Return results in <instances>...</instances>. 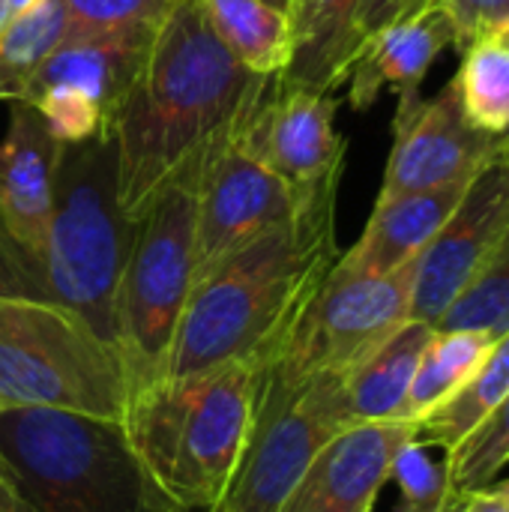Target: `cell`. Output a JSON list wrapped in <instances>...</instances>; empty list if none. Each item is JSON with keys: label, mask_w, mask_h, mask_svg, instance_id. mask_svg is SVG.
<instances>
[{"label": "cell", "mask_w": 509, "mask_h": 512, "mask_svg": "<svg viewBox=\"0 0 509 512\" xmlns=\"http://www.w3.org/2000/svg\"><path fill=\"white\" fill-rule=\"evenodd\" d=\"M0 512H39L21 492L9 462L0 456Z\"/></svg>", "instance_id": "obj_34"}, {"label": "cell", "mask_w": 509, "mask_h": 512, "mask_svg": "<svg viewBox=\"0 0 509 512\" xmlns=\"http://www.w3.org/2000/svg\"><path fill=\"white\" fill-rule=\"evenodd\" d=\"M267 84L231 57L198 0H177L114 117L120 210L138 222L183 168L234 132Z\"/></svg>", "instance_id": "obj_1"}, {"label": "cell", "mask_w": 509, "mask_h": 512, "mask_svg": "<svg viewBox=\"0 0 509 512\" xmlns=\"http://www.w3.org/2000/svg\"><path fill=\"white\" fill-rule=\"evenodd\" d=\"M414 267L417 258L393 273L366 276L333 264L273 354L264 387L297 393L357 369L411 321Z\"/></svg>", "instance_id": "obj_8"}, {"label": "cell", "mask_w": 509, "mask_h": 512, "mask_svg": "<svg viewBox=\"0 0 509 512\" xmlns=\"http://www.w3.org/2000/svg\"><path fill=\"white\" fill-rule=\"evenodd\" d=\"M129 387L114 345L72 309L0 294V411L51 408L120 420Z\"/></svg>", "instance_id": "obj_6"}, {"label": "cell", "mask_w": 509, "mask_h": 512, "mask_svg": "<svg viewBox=\"0 0 509 512\" xmlns=\"http://www.w3.org/2000/svg\"><path fill=\"white\" fill-rule=\"evenodd\" d=\"M453 45V21L441 3H423L411 15L372 33L348 72V102L354 111H369L384 90L399 102L420 96L435 60Z\"/></svg>", "instance_id": "obj_16"}, {"label": "cell", "mask_w": 509, "mask_h": 512, "mask_svg": "<svg viewBox=\"0 0 509 512\" xmlns=\"http://www.w3.org/2000/svg\"><path fill=\"white\" fill-rule=\"evenodd\" d=\"M495 489H498V492H501V495H504V498H507V501H509V480H504V483H498Z\"/></svg>", "instance_id": "obj_39"}, {"label": "cell", "mask_w": 509, "mask_h": 512, "mask_svg": "<svg viewBox=\"0 0 509 512\" xmlns=\"http://www.w3.org/2000/svg\"><path fill=\"white\" fill-rule=\"evenodd\" d=\"M429 0H360V12H357V33H360V45L378 33L381 27L411 15L414 9H420Z\"/></svg>", "instance_id": "obj_33"}, {"label": "cell", "mask_w": 509, "mask_h": 512, "mask_svg": "<svg viewBox=\"0 0 509 512\" xmlns=\"http://www.w3.org/2000/svg\"><path fill=\"white\" fill-rule=\"evenodd\" d=\"M507 156H509V150H507Z\"/></svg>", "instance_id": "obj_41"}, {"label": "cell", "mask_w": 509, "mask_h": 512, "mask_svg": "<svg viewBox=\"0 0 509 512\" xmlns=\"http://www.w3.org/2000/svg\"><path fill=\"white\" fill-rule=\"evenodd\" d=\"M138 222L120 210L117 144L99 135L63 144L42 279L48 300L81 315L117 348V297Z\"/></svg>", "instance_id": "obj_5"}, {"label": "cell", "mask_w": 509, "mask_h": 512, "mask_svg": "<svg viewBox=\"0 0 509 512\" xmlns=\"http://www.w3.org/2000/svg\"><path fill=\"white\" fill-rule=\"evenodd\" d=\"M336 111L333 93L291 87L276 75L237 120L231 141L303 195L342 180L348 141L336 132Z\"/></svg>", "instance_id": "obj_10"}, {"label": "cell", "mask_w": 509, "mask_h": 512, "mask_svg": "<svg viewBox=\"0 0 509 512\" xmlns=\"http://www.w3.org/2000/svg\"><path fill=\"white\" fill-rule=\"evenodd\" d=\"M492 342L495 339L489 333L477 330H435L414 372L402 420L420 426L432 411L453 399L480 369V363L492 351Z\"/></svg>", "instance_id": "obj_22"}, {"label": "cell", "mask_w": 509, "mask_h": 512, "mask_svg": "<svg viewBox=\"0 0 509 512\" xmlns=\"http://www.w3.org/2000/svg\"><path fill=\"white\" fill-rule=\"evenodd\" d=\"M24 102L39 114L48 135L60 144H81L99 135H114L105 111L72 87H45Z\"/></svg>", "instance_id": "obj_29"}, {"label": "cell", "mask_w": 509, "mask_h": 512, "mask_svg": "<svg viewBox=\"0 0 509 512\" xmlns=\"http://www.w3.org/2000/svg\"><path fill=\"white\" fill-rule=\"evenodd\" d=\"M39 0H0V30L12 21V18H18L21 12H27L30 6H36Z\"/></svg>", "instance_id": "obj_36"}, {"label": "cell", "mask_w": 509, "mask_h": 512, "mask_svg": "<svg viewBox=\"0 0 509 512\" xmlns=\"http://www.w3.org/2000/svg\"><path fill=\"white\" fill-rule=\"evenodd\" d=\"M267 363L162 375L126 396L123 435L180 512H210L225 495L255 426Z\"/></svg>", "instance_id": "obj_3"}, {"label": "cell", "mask_w": 509, "mask_h": 512, "mask_svg": "<svg viewBox=\"0 0 509 512\" xmlns=\"http://www.w3.org/2000/svg\"><path fill=\"white\" fill-rule=\"evenodd\" d=\"M509 393V330L492 342V351L471 375V381L447 399L438 411H432L420 426L417 435L441 450L459 447Z\"/></svg>", "instance_id": "obj_24"}, {"label": "cell", "mask_w": 509, "mask_h": 512, "mask_svg": "<svg viewBox=\"0 0 509 512\" xmlns=\"http://www.w3.org/2000/svg\"><path fill=\"white\" fill-rule=\"evenodd\" d=\"M60 156L63 144L48 135L39 114L27 102H9V129L0 138V219L39 270Z\"/></svg>", "instance_id": "obj_15"}, {"label": "cell", "mask_w": 509, "mask_h": 512, "mask_svg": "<svg viewBox=\"0 0 509 512\" xmlns=\"http://www.w3.org/2000/svg\"><path fill=\"white\" fill-rule=\"evenodd\" d=\"M66 33L63 0H39L0 30V102H24L36 69Z\"/></svg>", "instance_id": "obj_25"}, {"label": "cell", "mask_w": 509, "mask_h": 512, "mask_svg": "<svg viewBox=\"0 0 509 512\" xmlns=\"http://www.w3.org/2000/svg\"><path fill=\"white\" fill-rule=\"evenodd\" d=\"M507 231L509 156H501L468 183L459 207L417 255L411 321L438 327L453 300L486 267Z\"/></svg>", "instance_id": "obj_13"}, {"label": "cell", "mask_w": 509, "mask_h": 512, "mask_svg": "<svg viewBox=\"0 0 509 512\" xmlns=\"http://www.w3.org/2000/svg\"><path fill=\"white\" fill-rule=\"evenodd\" d=\"M468 183L375 201L360 240L348 252H342L336 264L348 273H366V276H384L405 267L441 231V225L459 207Z\"/></svg>", "instance_id": "obj_18"}, {"label": "cell", "mask_w": 509, "mask_h": 512, "mask_svg": "<svg viewBox=\"0 0 509 512\" xmlns=\"http://www.w3.org/2000/svg\"><path fill=\"white\" fill-rule=\"evenodd\" d=\"M360 0H291V63L285 84L336 93L360 51Z\"/></svg>", "instance_id": "obj_20"}, {"label": "cell", "mask_w": 509, "mask_h": 512, "mask_svg": "<svg viewBox=\"0 0 509 512\" xmlns=\"http://www.w3.org/2000/svg\"><path fill=\"white\" fill-rule=\"evenodd\" d=\"M417 423H363L339 432L306 468L279 512H372L393 474V459Z\"/></svg>", "instance_id": "obj_14"}, {"label": "cell", "mask_w": 509, "mask_h": 512, "mask_svg": "<svg viewBox=\"0 0 509 512\" xmlns=\"http://www.w3.org/2000/svg\"><path fill=\"white\" fill-rule=\"evenodd\" d=\"M429 3H438V0H429Z\"/></svg>", "instance_id": "obj_40"}, {"label": "cell", "mask_w": 509, "mask_h": 512, "mask_svg": "<svg viewBox=\"0 0 509 512\" xmlns=\"http://www.w3.org/2000/svg\"><path fill=\"white\" fill-rule=\"evenodd\" d=\"M156 27L159 24H135L117 30H69L36 69L24 99L45 87H72L93 99L114 129V117L150 51Z\"/></svg>", "instance_id": "obj_17"}, {"label": "cell", "mask_w": 509, "mask_h": 512, "mask_svg": "<svg viewBox=\"0 0 509 512\" xmlns=\"http://www.w3.org/2000/svg\"><path fill=\"white\" fill-rule=\"evenodd\" d=\"M432 450V444L414 435L393 459L390 480H396L402 489V512H444L453 495L447 450H441V456Z\"/></svg>", "instance_id": "obj_28"}, {"label": "cell", "mask_w": 509, "mask_h": 512, "mask_svg": "<svg viewBox=\"0 0 509 512\" xmlns=\"http://www.w3.org/2000/svg\"><path fill=\"white\" fill-rule=\"evenodd\" d=\"M303 195L249 156L237 141H231V135L219 141L201 162L198 174L195 282L258 234L291 219Z\"/></svg>", "instance_id": "obj_11"}, {"label": "cell", "mask_w": 509, "mask_h": 512, "mask_svg": "<svg viewBox=\"0 0 509 512\" xmlns=\"http://www.w3.org/2000/svg\"><path fill=\"white\" fill-rule=\"evenodd\" d=\"M0 456L39 512H180L135 459L120 420L9 408Z\"/></svg>", "instance_id": "obj_4"}, {"label": "cell", "mask_w": 509, "mask_h": 512, "mask_svg": "<svg viewBox=\"0 0 509 512\" xmlns=\"http://www.w3.org/2000/svg\"><path fill=\"white\" fill-rule=\"evenodd\" d=\"M444 512H462V495H450V501H447V507H444Z\"/></svg>", "instance_id": "obj_37"}, {"label": "cell", "mask_w": 509, "mask_h": 512, "mask_svg": "<svg viewBox=\"0 0 509 512\" xmlns=\"http://www.w3.org/2000/svg\"><path fill=\"white\" fill-rule=\"evenodd\" d=\"M345 429L330 378L297 393L261 387L246 450L210 512H279L312 459Z\"/></svg>", "instance_id": "obj_9"}, {"label": "cell", "mask_w": 509, "mask_h": 512, "mask_svg": "<svg viewBox=\"0 0 509 512\" xmlns=\"http://www.w3.org/2000/svg\"><path fill=\"white\" fill-rule=\"evenodd\" d=\"M204 159L183 168L138 219L117 297V354L129 393L165 375L192 294L195 192Z\"/></svg>", "instance_id": "obj_7"}, {"label": "cell", "mask_w": 509, "mask_h": 512, "mask_svg": "<svg viewBox=\"0 0 509 512\" xmlns=\"http://www.w3.org/2000/svg\"><path fill=\"white\" fill-rule=\"evenodd\" d=\"M435 330H477L492 339L509 330V231L486 267L453 300Z\"/></svg>", "instance_id": "obj_26"}, {"label": "cell", "mask_w": 509, "mask_h": 512, "mask_svg": "<svg viewBox=\"0 0 509 512\" xmlns=\"http://www.w3.org/2000/svg\"><path fill=\"white\" fill-rule=\"evenodd\" d=\"M210 30L231 57L258 78L285 75L291 63V18L267 0H198Z\"/></svg>", "instance_id": "obj_21"}, {"label": "cell", "mask_w": 509, "mask_h": 512, "mask_svg": "<svg viewBox=\"0 0 509 512\" xmlns=\"http://www.w3.org/2000/svg\"><path fill=\"white\" fill-rule=\"evenodd\" d=\"M339 183L303 195L297 213L258 234L192 285L165 375L234 360L270 366L288 330L339 261Z\"/></svg>", "instance_id": "obj_2"}, {"label": "cell", "mask_w": 509, "mask_h": 512, "mask_svg": "<svg viewBox=\"0 0 509 512\" xmlns=\"http://www.w3.org/2000/svg\"><path fill=\"white\" fill-rule=\"evenodd\" d=\"M462 512H509V501L495 486H483L462 495Z\"/></svg>", "instance_id": "obj_35"}, {"label": "cell", "mask_w": 509, "mask_h": 512, "mask_svg": "<svg viewBox=\"0 0 509 512\" xmlns=\"http://www.w3.org/2000/svg\"><path fill=\"white\" fill-rule=\"evenodd\" d=\"M468 123L509 144V27H501L462 51L453 75Z\"/></svg>", "instance_id": "obj_23"}, {"label": "cell", "mask_w": 509, "mask_h": 512, "mask_svg": "<svg viewBox=\"0 0 509 512\" xmlns=\"http://www.w3.org/2000/svg\"><path fill=\"white\" fill-rule=\"evenodd\" d=\"M453 21V48L462 54L471 42L509 27V0H438Z\"/></svg>", "instance_id": "obj_31"}, {"label": "cell", "mask_w": 509, "mask_h": 512, "mask_svg": "<svg viewBox=\"0 0 509 512\" xmlns=\"http://www.w3.org/2000/svg\"><path fill=\"white\" fill-rule=\"evenodd\" d=\"M432 336L435 327L423 321H408L357 369H351L342 378H330L336 408L348 429L363 423L402 420L414 372Z\"/></svg>", "instance_id": "obj_19"}, {"label": "cell", "mask_w": 509, "mask_h": 512, "mask_svg": "<svg viewBox=\"0 0 509 512\" xmlns=\"http://www.w3.org/2000/svg\"><path fill=\"white\" fill-rule=\"evenodd\" d=\"M0 294L48 300L42 270H39L36 261L9 237L3 219H0Z\"/></svg>", "instance_id": "obj_32"}, {"label": "cell", "mask_w": 509, "mask_h": 512, "mask_svg": "<svg viewBox=\"0 0 509 512\" xmlns=\"http://www.w3.org/2000/svg\"><path fill=\"white\" fill-rule=\"evenodd\" d=\"M447 459L456 495L492 486L498 471L509 462V393L459 447L447 450Z\"/></svg>", "instance_id": "obj_27"}, {"label": "cell", "mask_w": 509, "mask_h": 512, "mask_svg": "<svg viewBox=\"0 0 509 512\" xmlns=\"http://www.w3.org/2000/svg\"><path fill=\"white\" fill-rule=\"evenodd\" d=\"M507 150V141H498L468 123L459 93L450 81L432 99L417 96L396 105L393 150L384 168L378 201L468 183L486 165L507 156Z\"/></svg>", "instance_id": "obj_12"}, {"label": "cell", "mask_w": 509, "mask_h": 512, "mask_svg": "<svg viewBox=\"0 0 509 512\" xmlns=\"http://www.w3.org/2000/svg\"><path fill=\"white\" fill-rule=\"evenodd\" d=\"M177 0H63L69 30H117L159 24Z\"/></svg>", "instance_id": "obj_30"}, {"label": "cell", "mask_w": 509, "mask_h": 512, "mask_svg": "<svg viewBox=\"0 0 509 512\" xmlns=\"http://www.w3.org/2000/svg\"><path fill=\"white\" fill-rule=\"evenodd\" d=\"M267 3H273V6H279V9H285V12L291 9V0H267Z\"/></svg>", "instance_id": "obj_38"}]
</instances>
